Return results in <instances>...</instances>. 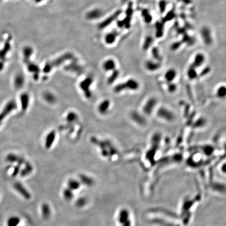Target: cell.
Returning <instances> with one entry per match:
<instances>
[{"label": "cell", "instance_id": "ba28073f", "mask_svg": "<svg viewBox=\"0 0 226 226\" xmlns=\"http://www.w3.org/2000/svg\"><path fill=\"white\" fill-rule=\"evenodd\" d=\"M92 78L91 77H87L80 83V87L84 93L85 96H86L87 98H89L91 97L92 94L90 88L92 84Z\"/></svg>", "mask_w": 226, "mask_h": 226}, {"label": "cell", "instance_id": "7402d4cb", "mask_svg": "<svg viewBox=\"0 0 226 226\" xmlns=\"http://www.w3.org/2000/svg\"><path fill=\"white\" fill-rule=\"evenodd\" d=\"M21 99V105H22V109L23 111H26L29 105V100L30 97L29 95L27 93H23L20 96Z\"/></svg>", "mask_w": 226, "mask_h": 226}, {"label": "cell", "instance_id": "5bb4252c", "mask_svg": "<svg viewBox=\"0 0 226 226\" xmlns=\"http://www.w3.org/2000/svg\"><path fill=\"white\" fill-rule=\"evenodd\" d=\"M205 61V56L203 53H199L195 55L193 61L190 66L196 69L201 66L204 64Z\"/></svg>", "mask_w": 226, "mask_h": 226}, {"label": "cell", "instance_id": "484cf974", "mask_svg": "<svg viewBox=\"0 0 226 226\" xmlns=\"http://www.w3.org/2000/svg\"><path fill=\"white\" fill-rule=\"evenodd\" d=\"M151 54L153 59L157 61L161 62L162 60V57L160 55L159 50L157 47H153L151 50Z\"/></svg>", "mask_w": 226, "mask_h": 226}, {"label": "cell", "instance_id": "30bf717a", "mask_svg": "<svg viewBox=\"0 0 226 226\" xmlns=\"http://www.w3.org/2000/svg\"><path fill=\"white\" fill-rule=\"evenodd\" d=\"M133 14V3H129L128 7L126 11L125 18L123 19L124 27L126 28H129L130 27V23Z\"/></svg>", "mask_w": 226, "mask_h": 226}, {"label": "cell", "instance_id": "8d00e7d4", "mask_svg": "<svg viewBox=\"0 0 226 226\" xmlns=\"http://www.w3.org/2000/svg\"><path fill=\"white\" fill-rule=\"evenodd\" d=\"M175 17V12L171 10L168 12V13L165 16L164 19H163L162 22L164 23L167 21H171L172 19H173L174 17Z\"/></svg>", "mask_w": 226, "mask_h": 226}, {"label": "cell", "instance_id": "4fadbf2b", "mask_svg": "<svg viewBox=\"0 0 226 226\" xmlns=\"http://www.w3.org/2000/svg\"><path fill=\"white\" fill-rule=\"evenodd\" d=\"M144 67L147 71L155 72L157 71L161 67V62L151 60H147L144 64Z\"/></svg>", "mask_w": 226, "mask_h": 226}, {"label": "cell", "instance_id": "5b68a950", "mask_svg": "<svg viewBox=\"0 0 226 226\" xmlns=\"http://www.w3.org/2000/svg\"><path fill=\"white\" fill-rule=\"evenodd\" d=\"M121 9L117 10L114 13L111 14L110 15L104 19L103 21L99 23L97 26V28L99 30H103L106 28L108 27L112 23H113L114 21H116L117 18H118L121 14Z\"/></svg>", "mask_w": 226, "mask_h": 226}, {"label": "cell", "instance_id": "d6a6232c", "mask_svg": "<svg viewBox=\"0 0 226 226\" xmlns=\"http://www.w3.org/2000/svg\"><path fill=\"white\" fill-rule=\"evenodd\" d=\"M80 185L78 182L75 180H70L68 182L69 189L71 190H76L79 189Z\"/></svg>", "mask_w": 226, "mask_h": 226}, {"label": "cell", "instance_id": "44dd1931", "mask_svg": "<svg viewBox=\"0 0 226 226\" xmlns=\"http://www.w3.org/2000/svg\"><path fill=\"white\" fill-rule=\"evenodd\" d=\"M131 117L135 123L143 125L146 123V120L142 115L140 114L139 113H138L137 112H133L131 115Z\"/></svg>", "mask_w": 226, "mask_h": 226}, {"label": "cell", "instance_id": "ee69618b", "mask_svg": "<svg viewBox=\"0 0 226 226\" xmlns=\"http://www.w3.org/2000/svg\"><path fill=\"white\" fill-rule=\"evenodd\" d=\"M120 1H121V3L124 4V3H125L127 2V1H128L129 0H120Z\"/></svg>", "mask_w": 226, "mask_h": 226}, {"label": "cell", "instance_id": "603a6c76", "mask_svg": "<svg viewBox=\"0 0 226 226\" xmlns=\"http://www.w3.org/2000/svg\"><path fill=\"white\" fill-rule=\"evenodd\" d=\"M24 77L22 74H17L14 79V85L17 89L22 87L24 84Z\"/></svg>", "mask_w": 226, "mask_h": 226}, {"label": "cell", "instance_id": "7c38bea8", "mask_svg": "<svg viewBox=\"0 0 226 226\" xmlns=\"http://www.w3.org/2000/svg\"><path fill=\"white\" fill-rule=\"evenodd\" d=\"M25 64H27V67L28 71L33 74L35 80L38 79L39 73H40V69L38 66L34 62L30 61V60Z\"/></svg>", "mask_w": 226, "mask_h": 226}, {"label": "cell", "instance_id": "6da1fadb", "mask_svg": "<svg viewBox=\"0 0 226 226\" xmlns=\"http://www.w3.org/2000/svg\"><path fill=\"white\" fill-rule=\"evenodd\" d=\"M75 57L73 53H65L63 55H61L59 57L56 58L51 61L46 62V64L43 67V71L44 73H48L52 70L53 68L59 66L64 62L69 60H72Z\"/></svg>", "mask_w": 226, "mask_h": 226}, {"label": "cell", "instance_id": "8992f818", "mask_svg": "<svg viewBox=\"0 0 226 226\" xmlns=\"http://www.w3.org/2000/svg\"><path fill=\"white\" fill-rule=\"evenodd\" d=\"M104 12L100 8H94L90 9L85 14V18L90 21H96L103 17Z\"/></svg>", "mask_w": 226, "mask_h": 226}, {"label": "cell", "instance_id": "d590c367", "mask_svg": "<svg viewBox=\"0 0 226 226\" xmlns=\"http://www.w3.org/2000/svg\"><path fill=\"white\" fill-rule=\"evenodd\" d=\"M182 42L186 43L188 45H193L195 43V40L192 37L184 34L182 39Z\"/></svg>", "mask_w": 226, "mask_h": 226}, {"label": "cell", "instance_id": "cb8c5ba5", "mask_svg": "<svg viewBox=\"0 0 226 226\" xmlns=\"http://www.w3.org/2000/svg\"><path fill=\"white\" fill-rule=\"evenodd\" d=\"M187 77L189 78L190 80H193L195 79L198 76L196 69L190 66L187 69Z\"/></svg>", "mask_w": 226, "mask_h": 226}, {"label": "cell", "instance_id": "74e56055", "mask_svg": "<svg viewBox=\"0 0 226 226\" xmlns=\"http://www.w3.org/2000/svg\"><path fill=\"white\" fill-rule=\"evenodd\" d=\"M167 2L165 0H161L159 3V7L160 13L162 14L166 10L167 6Z\"/></svg>", "mask_w": 226, "mask_h": 226}, {"label": "cell", "instance_id": "e0dca14e", "mask_svg": "<svg viewBox=\"0 0 226 226\" xmlns=\"http://www.w3.org/2000/svg\"><path fill=\"white\" fill-rule=\"evenodd\" d=\"M116 62L113 59H108L103 62V68L105 71H113L116 69Z\"/></svg>", "mask_w": 226, "mask_h": 226}, {"label": "cell", "instance_id": "4dcf8cb0", "mask_svg": "<svg viewBox=\"0 0 226 226\" xmlns=\"http://www.w3.org/2000/svg\"><path fill=\"white\" fill-rule=\"evenodd\" d=\"M153 39L152 37L150 36H148L146 37L145 38V40L144 41V43L143 44V49L144 50H148L149 48H150L152 44L153 43Z\"/></svg>", "mask_w": 226, "mask_h": 226}, {"label": "cell", "instance_id": "2e32d148", "mask_svg": "<svg viewBox=\"0 0 226 226\" xmlns=\"http://www.w3.org/2000/svg\"><path fill=\"white\" fill-rule=\"evenodd\" d=\"M34 53V49L30 46H26L23 49V55L25 63L30 61Z\"/></svg>", "mask_w": 226, "mask_h": 226}, {"label": "cell", "instance_id": "8fae6325", "mask_svg": "<svg viewBox=\"0 0 226 226\" xmlns=\"http://www.w3.org/2000/svg\"><path fill=\"white\" fill-rule=\"evenodd\" d=\"M201 36L203 40L204 43L207 45H209L212 43V32L210 29L207 27H204L201 30Z\"/></svg>", "mask_w": 226, "mask_h": 226}, {"label": "cell", "instance_id": "3957f363", "mask_svg": "<svg viewBox=\"0 0 226 226\" xmlns=\"http://www.w3.org/2000/svg\"><path fill=\"white\" fill-rule=\"evenodd\" d=\"M157 115L159 118L167 122H172L175 118V116L173 112L165 107L159 108L157 111Z\"/></svg>", "mask_w": 226, "mask_h": 226}, {"label": "cell", "instance_id": "9c48e42d", "mask_svg": "<svg viewBox=\"0 0 226 226\" xmlns=\"http://www.w3.org/2000/svg\"><path fill=\"white\" fill-rule=\"evenodd\" d=\"M71 63L66 66L65 69L68 71H71L77 74H81L83 71L82 66L78 63V60L77 58L71 60Z\"/></svg>", "mask_w": 226, "mask_h": 226}, {"label": "cell", "instance_id": "4316f807", "mask_svg": "<svg viewBox=\"0 0 226 226\" xmlns=\"http://www.w3.org/2000/svg\"><path fill=\"white\" fill-rule=\"evenodd\" d=\"M112 73L111 75L108 78V82L109 84H111L113 83L118 78L119 74H120V71H119L118 69H116L114 71H112Z\"/></svg>", "mask_w": 226, "mask_h": 226}, {"label": "cell", "instance_id": "1f68e13d", "mask_svg": "<svg viewBox=\"0 0 226 226\" xmlns=\"http://www.w3.org/2000/svg\"><path fill=\"white\" fill-rule=\"evenodd\" d=\"M20 220L18 217H11L7 220V226H17Z\"/></svg>", "mask_w": 226, "mask_h": 226}, {"label": "cell", "instance_id": "83f0119b", "mask_svg": "<svg viewBox=\"0 0 226 226\" xmlns=\"http://www.w3.org/2000/svg\"><path fill=\"white\" fill-rule=\"evenodd\" d=\"M216 95L219 98L225 97L226 95V88L225 85H220L217 89Z\"/></svg>", "mask_w": 226, "mask_h": 226}, {"label": "cell", "instance_id": "277c9868", "mask_svg": "<svg viewBox=\"0 0 226 226\" xmlns=\"http://www.w3.org/2000/svg\"><path fill=\"white\" fill-rule=\"evenodd\" d=\"M158 104V100L155 97H150L149 98L142 107V113L146 115L149 116L155 110Z\"/></svg>", "mask_w": 226, "mask_h": 226}, {"label": "cell", "instance_id": "ab89813d", "mask_svg": "<svg viewBox=\"0 0 226 226\" xmlns=\"http://www.w3.org/2000/svg\"><path fill=\"white\" fill-rule=\"evenodd\" d=\"M181 45V42L176 41L171 46V49L172 50H176L180 47Z\"/></svg>", "mask_w": 226, "mask_h": 226}, {"label": "cell", "instance_id": "f6af8a7d", "mask_svg": "<svg viewBox=\"0 0 226 226\" xmlns=\"http://www.w3.org/2000/svg\"><path fill=\"white\" fill-rule=\"evenodd\" d=\"M31 1H34V0H31Z\"/></svg>", "mask_w": 226, "mask_h": 226}, {"label": "cell", "instance_id": "60d3db41", "mask_svg": "<svg viewBox=\"0 0 226 226\" xmlns=\"http://www.w3.org/2000/svg\"><path fill=\"white\" fill-rule=\"evenodd\" d=\"M177 1L183 3H184V4L186 5L190 4L191 3H192V0H177Z\"/></svg>", "mask_w": 226, "mask_h": 226}, {"label": "cell", "instance_id": "7bdbcfd3", "mask_svg": "<svg viewBox=\"0 0 226 226\" xmlns=\"http://www.w3.org/2000/svg\"><path fill=\"white\" fill-rule=\"evenodd\" d=\"M3 66H4V64H3V62H0V71L2 70L3 68Z\"/></svg>", "mask_w": 226, "mask_h": 226}, {"label": "cell", "instance_id": "9a60e30c", "mask_svg": "<svg viewBox=\"0 0 226 226\" xmlns=\"http://www.w3.org/2000/svg\"><path fill=\"white\" fill-rule=\"evenodd\" d=\"M178 75L177 71L174 69H169L167 70L164 75V79L165 82L168 83L173 82Z\"/></svg>", "mask_w": 226, "mask_h": 226}, {"label": "cell", "instance_id": "e575fe53", "mask_svg": "<svg viewBox=\"0 0 226 226\" xmlns=\"http://www.w3.org/2000/svg\"><path fill=\"white\" fill-rule=\"evenodd\" d=\"M167 84H168L167 85V90H168V91L169 93H173L176 91L177 89H178V86H177V84L174 82H173L168 83Z\"/></svg>", "mask_w": 226, "mask_h": 226}, {"label": "cell", "instance_id": "ffe728a7", "mask_svg": "<svg viewBox=\"0 0 226 226\" xmlns=\"http://www.w3.org/2000/svg\"><path fill=\"white\" fill-rule=\"evenodd\" d=\"M56 138V132L54 130H52L50 133H48L46 136L45 140V147L46 148L49 149L53 144Z\"/></svg>", "mask_w": 226, "mask_h": 226}, {"label": "cell", "instance_id": "ac0fdd59", "mask_svg": "<svg viewBox=\"0 0 226 226\" xmlns=\"http://www.w3.org/2000/svg\"><path fill=\"white\" fill-rule=\"evenodd\" d=\"M117 36H118V32H117L116 31H113L111 32H108L105 35L104 37V41L105 43L109 45H112L116 41Z\"/></svg>", "mask_w": 226, "mask_h": 226}, {"label": "cell", "instance_id": "d4e9b609", "mask_svg": "<svg viewBox=\"0 0 226 226\" xmlns=\"http://www.w3.org/2000/svg\"><path fill=\"white\" fill-rule=\"evenodd\" d=\"M142 15L144 20L146 23H150L152 22V17L148 9H144L142 11Z\"/></svg>", "mask_w": 226, "mask_h": 226}, {"label": "cell", "instance_id": "7a4b0ae2", "mask_svg": "<svg viewBox=\"0 0 226 226\" xmlns=\"http://www.w3.org/2000/svg\"><path fill=\"white\" fill-rule=\"evenodd\" d=\"M140 84L138 80L134 78H130L123 82L116 85L114 89V91L116 93H119L125 91H136L139 89Z\"/></svg>", "mask_w": 226, "mask_h": 226}, {"label": "cell", "instance_id": "f1b7e54d", "mask_svg": "<svg viewBox=\"0 0 226 226\" xmlns=\"http://www.w3.org/2000/svg\"><path fill=\"white\" fill-rule=\"evenodd\" d=\"M155 27L157 29L156 36L158 38H160L163 34V23L157 22L155 24Z\"/></svg>", "mask_w": 226, "mask_h": 226}, {"label": "cell", "instance_id": "52a82bcc", "mask_svg": "<svg viewBox=\"0 0 226 226\" xmlns=\"http://www.w3.org/2000/svg\"><path fill=\"white\" fill-rule=\"evenodd\" d=\"M17 104L14 100H11L6 104L2 111L0 113V125L2 123L3 119L10 114L11 112L16 109Z\"/></svg>", "mask_w": 226, "mask_h": 226}, {"label": "cell", "instance_id": "d6986e66", "mask_svg": "<svg viewBox=\"0 0 226 226\" xmlns=\"http://www.w3.org/2000/svg\"><path fill=\"white\" fill-rule=\"evenodd\" d=\"M110 105V102L108 100H105L100 103L98 106V110L101 114H106L109 110Z\"/></svg>", "mask_w": 226, "mask_h": 226}, {"label": "cell", "instance_id": "836d02e7", "mask_svg": "<svg viewBox=\"0 0 226 226\" xmlns=\"http://www.w3.org/2000/svg\"><path fill=\"white\" fill-rule=\"evenodd\" d=\"M214 149L211 145H206L203 147V152L206 155H210L214 152Z\"/></svg>", "mask_w": 226, "mask_h": 226}, {"label": "cell", "instance_id": "f546056e", "mask_svg": "<svg viewBox=\"0 0 226 226\" xmlns=\"http://www.w3.org/2000/svg\"><path fill=\"white\" fill-rule=\"evenodd\" d=\"M78 116L74 112H71L69 113L66 117V121L69 123H72L78 121Z\"/></svg>", "mask_w": 226, "mask_h": 226}, {"label": "cell", "instance_id": "b9f144b4", "mask_svg": "<svg viewBox=\"0 0 226 226\" xmlns=\"http://www.w3.org/2000/svg\"><path fill=\"white\" fill-rule=\"evenodd\" d=\"M44 1H45V0H34L35 3H36L37 4H39V3L43 2Z\"/></svg>", "mask_w": 226, "mask_h": 226}, {"label": "cell", "instance_id": "f35d334b", "mask_svg": "<svg viewBox=\"0 0 226 226\" xmlns=\"http://www.w3.org/2000/svg\"><path fill=\"white\" fill-rule=\"evenodd\" d=\"M44 98L49 103H53L55 102V96L50 93H45L43 95Z\"/></svg>", "mask_w": 226, "mask_h": 226}]
</instances>
